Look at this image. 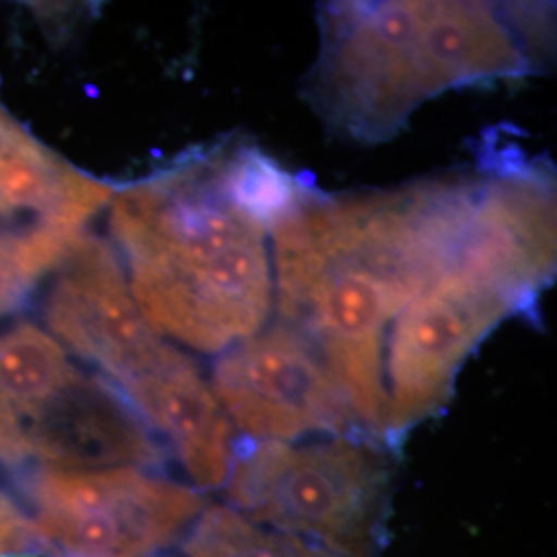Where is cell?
Returning a JSON list of instances; mask_svg holds the SVG:
<instances>
[{
  "label": "cell",
  "instance_id": "obj_3",
  "mask_svg": "<svg viewBox=\"0 0 557 557\" xmlns=\"http://www.w3.org/2000/svg\"><path fill=\"white\" fill-rule=\"evenodd\" d=\"M556 273V186L515 158L481 174L478 213L455 262L393 322L384 345V436L436 413L458 370L499 322L535 304Z\"/></svg>",
  "mask_w": 557,
  "mask_h": 557
},
{
  "label": "cell",
  "instance_id": "obj_7",
  "mask_svg": "<svg viewBox=\"0 0 557 557\" xmlns=\"http://www.w3.org/2000/svg\"><path fill=\"white\" fill-rule=\"evenodd\" d=\"M32 522L59 557H151L188 531L199 494L145 469L57 471L29 481Z\"/></svg>",
  "mask_w": 557,
  "mask_h": 557
},
{
  "label": "cell",
  "instance_id": "obj_10",
  "mask_svg": "<svg viewBox=\"0 0 557 557\" xmlns=\"http://www.w3.org/2000/svg\"><path fill=\"white\" fill-rule=\"evenodd\" d=\"M120 393L156 438L165 440L199 487H220L232 469V425L195 361L172 347Z\"/></svg>",
  "mask_w": 557,
  "mask_h": 557
},
{
  "label": "cell",
  "instance_id": "obj_9",
  "mask_svg": "<svg viewBox=\"0 0 557 557\" xmlns=\"http://www.w3.org/2000/svg\"><path fill=\"white\" fill-rule=\"evenodd\" d=\"M44 319L54 338L119 391L172 347L140 314L119 252L89 234L54 269Z\"/></svg>",
  "mask_w": 557,
  "mask_h": 557
},
{
  "label": "cell",
  "instance_id": "obj_16",
  "mask_svg": "<svg viewBox=\"0 0 557 557\" xmlns=\"http://www.w3.org/2000/svg\"><path fill=\"white\" fill-rule=\"evenodd\" d=\"M13 557H27V556H13Z\"/></svg>",
  "mask_w": 557,
  "mask_h": 557
},
{
  "label": "cell",
  "instance_id": "obj_8",
  "mask_svg": "<svg viewBox=\"0 0 557 557\" xmlns=\"http://www.w3.org/2000/svg\"><path fill=\"white\" fill-rule=\"evenodd\" d=\"M213 393L227 419L259 442L333 436L359 423L317 347L283 322L221 356Z\"/></svg>",
  "mask_w": 557,
  "mask_h": 557
},
{
  "label": "cell",
  "instance_id": "obj_12",
  "mask_svg": "<svg viewBox=\"0 0 557 557\" xmlns=\"http://www.w3.org/2000/svg\"><path fill=\"white\" fill-rule=\"evenodd\" d=\"M221 178L239 209L271 232L304 197L299 180L252 145H220Z\"/></svg>",
  "mask_w": 557,
  "mask_h": 557
},
{
  "label": "cell",
  "instance_id": "obj_11",
  "mask_svg": "<svg viewBox=\"0 0 557 557\" xmlns=\"http://www.w3.org/2000/svg\"><path fill=\"white\" fill-rule=\"evenodd\" d=\"M186 557H343L312 541L259 524L227 506L202 510L182 543Z\"/></svg>",
  "mask_w": 557,
  "mask_h": 557
},
{
  "label": "cell",
  "instance_id": "obj_5",
  "mask_svg": "<svg viewBox=\"0 0 557 557\" xmlns=\"http://www.w3.org/2000/svg\"><path fill=\"white\" fill-rule=\"evenodd\" d=\"M0 462L151 469L161 448L112 382L77 368L57 338L21 320L0 331Z\"/></svg>",
  "mask_w": 557,
  "mask_h": 557
},
{
  "label": "cell",
  "instance_id": "obj_4",
  "mask_svg": "<svg viewBox=\"0 0 557 557\" xmlns=\"http://www.w3.org/2000/svg\"><path fill=\"white\" fill-rule=\"evenodd\" d=\"M535 25V7L520 4L331 2L304 96L338 135L391 139L442 91L529 73Z\"/></svg>",
  "mask_w": 557,
  "mask_h": 557
},
{
  "label": "cell",
  "instance_id": "obj_13",
  "mask_svg": "<svg viewBox=\"0 0 557 557\" xmlns=\"http://www.w3.org/2000/svg\"><path fill=\"white\" fill-rule=\"evenodd\" d=\"M48 269L25 248L0 236V319L13 314Z\"/></svg>",
  "mask_w": 557,
  "mask_h": 557
},
{
  "label": "cell",
  "instance_id": "obj_1",
  "mask_svg": "<svg viewBox=\"0 0 557 557\" xmlns=\"http://www.w3.org/2000/svg\"><path fill=\"white\" fill-rule=\"evenodd\" d=\"M479 193L481 174L343 197L306 190L271 230L278 322L317 347L359 423L379 434L388 331L457 259Z\"/></svg>",
  "mask_w": 557,
  "mask_h": 557
},
{
  "label": "cell",
  "instance_id": "obj_6",
  "mask_svg": "<svg viewBox=\"0 0 557 557\" xmlns=\"http://www.w3.org/2000/svg\"><path fill=\"white\" fill-rule=\"evenodd\" d=\"M225 483L239 515L338 556L368 557L388 471L379 450L361 440L259 442L232 462Z\"/></svg>",
  "mask_w": 557,
  "mask_h": 557
},
{
  "label": "cell",
  "instance_id": "obj_15",
  "mask_svg": "<svg viewBox=\"0 0 557 557\" xmlns=\"http://www.w3.org/2000/svg\"><path fill=\"white\" fill-rule=\"evenodd\" d=\"M20 126V120L13 119V116L7 112V108L0 103V151L4 149V145L11 140V137L17 133Z\"/></svg>",
  "mask_w": 557,
  "mask_h": 557
},
{
  "label": "cell",
  "instance_id": "obj_14",
  "mask_svg": "<svg viewBox=\"0 0 557 557\" xmlns=\"http://www.w3.org/2000/svg\"><path fill=\"white\" fill-rule=\"evenodd\" d=\"M40 545L32 517L0 490V557H13Z\"/></svg>",
  "mask_w": 557,
  "mask_h": 557
},
{
  "label": "cell",
  "instance_id": "obj_2",
  "mask_svg": "<svg viewBox=\"0 0 557 557\" xmlns=\"http://www.w3.org/2000/svg\"><path fill=\"white\" fill-rule=\"evenodd\" d=\"M110 232L156 333L218 354L264 329L275 299L269 232L230 197L218 147L120 190Z\"/></svg>",
  "mask_w": 557,
  "mask_h": 557
}]
</instances>
